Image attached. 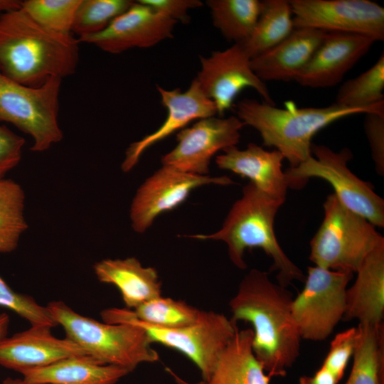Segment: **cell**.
Returning a JSON list of instances; mask_svg holds the SVG:
<instances>
[{
  "label": "cell",
  "instance_id": "6da1fadb",
  "mask_svg": "<svg viewBox=\"0 0 384 384\" xmlns=\"http://www.w3.org/2000/svg\"><path fill=\"white\" fill-rule=\"evenodd\" d=\"M292 294L267 272L251 270L230 300L231 320L252 325L253 353L270 377H284L300 353L301 337L292 312Z\"/></svg>",
  "mask_w": 384,
  "mask_h": 384
},
{
  "label": "cell",
  "instance_id": "7a4b0ae2",
  "mask_svg": "<svg viewBox=\"0 0 384 384\" xmlns=\"http://www.w3.org/2000/svg\"><path fill=\"white\" fill-rule=\"evenodd\" d=\"M79 41L34 21L21 7L0 14V72L30 87L52 77L73 75L79 60Z\"/></svg>",
  "mask_w": 384,
  "mask_h": 384
},
{
  "label": "cell",
  "instance_id": "3957f363",
  "mask_svg": "<svg viewBox=\"0 0 384 384\" xmlns=\"http://www.w3.org/2000/svg\"><path fill=\"white\" fill-rule=\"evenodd\" d=\"M284 203L249 182L243 186L242 197L233 204L219 230L189 237L224 242L230 261L241 270L247 268L245 251L260 248L272 259L270 270L277 272L279 284L287 287L296 280L304 282L305 274L286 255L275 235V216Z\"/></svg>",
  "mask_w": 384,
  "mask_h": 384
},
{
  "label": "cell",
  "instance_id": "277c9868",
  "mask_svg": "<svg viewBox=\"0 0 384 384\" xmlns=\"http://www.w3.org/2000/svg\"><path fill=\"white\" fill-rule=\"evenodd\" d=\"M237 117L255 129L263 145L272 146L295 167L311 155V139L321 129L340 119L375 112L334 103L322 107L299 108L292 102L285 108L245 98L235 105Z\"/></svg>",
  "mask_w": 384,
  "mask_h": 384
},
{
  "label": "cell",
  "instance_id": "5b68a950",
  "mask_svg": "<svg viewBox=\"0 0 384 384\" xmlns=\"http://www.w3.org/2000/svg\"><path fill=\"white\" fill-rule=\"evenodd\" d=\"M46 306L56 325L63 328L66 338L100 364L131 372L141 363L159 359L147 334L137 325L102 323L78 314L62 301L50 302Z\"/></svg>",
  "mask_w": 384,
  "mask_h": 384
},
{
  "label": "cell",
  "instance_id": "8992f818",
  "mask_svg": "<svg viewBox=\"0 0 384 384\" xmlns=\"http://www.w3.org/2000/svg\"><path fill=\"white\" fill-rule=\"evenodd\" d=\"M324 218L310 241L309 259L324 269L356 273L384 238L363 217L346 208L331 193L324 204Z\"/></svg>",
  "mask_w": 384,
  "mask_h": 384
},
{
  "label": "cell",
  "instance_id": "52a82bcc",
  "mask_svg": "<svg viewBox=\"0 0 384 384\" xmlns=\"http://www.w3.org/2000/svg\"><path fill=\"white\" fill-rule=\"evenodd\" d=\"M100 314L105 323L137 325L146 331L151 343H161L183 353L199 369L203 381L208 378L220 354L238 329L237 324L231 319L212 311H203L198 321L179 328L144 323L128 309H107Z\"/></svg>",
  "mask_w": 384,
  "mask_h": 384
},
{
  "label": "cell",
  "instance_id": "ba28073f",
  "mask_svg": "<svg viewBox=\"0 0 384 384\" xmlns=\"http://www.w3.org/2000/svg\"><path fill=\"white\" fill-rule=\"evenodd\" d=\"M61 82L52 77L39 87H30L0 72V122L29 135L33 151H45L63 139L58 120Z\"/></svg>",
  "mask_w": 384,
  "mask_h": 384
},
{
  "label": "cell",
  "instance_id": "9c48e42d",
  "mask_svg": "<svg viewBox=\"0 0 384 384\" xmlns=\"http://www.w3.org/2000/svg\"><path fill=\"white\" fill-rule=\"evenodd\" d=\"M311 155L284 173L290 186H302L309 178L325 180L334 195L348 209L363 217L375 227H384V201L370 183L356 176L348 167L353 154L348 148L334 151L324 145L313 144Z\"/></svg>",
  "mask_w": 384,
  "mask_h": 384
},
{
  "label": "cell",
  "instance_id": "30bf717a",
  "mask_svg": "<svg viewBox=\"0 0 384 384\" xmlns=\"http://www.w3.org/2000/svg\"><path fill=\"white\" fill-rule=\"evenodd\" d=\"M353 272L307 267L304 286L292 304L302 339L326 340L346 312V292Z\"/></svg>",
  "mask_w": 384,
  "mask_h": 384
},
{
  "label": "cell",
  "instance_id": "8fae6325",
  "mask_svg": "<svg viewBox=\"0 0 384 384\" xmlns=\"http://www.w3.org/2000/svg\"><path fill=\"white\" fill-rule=\"evenodd\" d=\"M294 28L384 39V8L369 0H291Z\"/></svg>",
  "mask_w": 384,
  "mask_h": 384
},
{
  "label": "cell",
  "instance_id": "7c38bea8",
  "mask_svg": "<svg viewBox=\"0 0 384 384\" xmlns=\"http://www.w3.org/2000/svg\"><path fill=\"white\" fill-rule=\"evenodd\" d=\"M251 58L240 43L200 57L201 70L195 80L205 95L211 100L217 114L223 117L233 106L237 95L247 87L254 89L263 102L275 105L267 85L250 67Z\"/></svg>",
  "mask_w": 384,
  "mask_h": 384
},
{
  "label": "cell",
  "instance_id": "4fadbf2b",
  "mask_svg": "<svg viewBox=\"0 0 384 384\" xmlns=\"http://www.w3.org/2000/svg\"><path fill=\"white\" fill-rule=\"evenodd\" d=\"M244 123L237 117H210L180 130L177 144L161 158L164 166L199 176H208L218 151L236 146Z\"/></svg>",
  "mask_w": 384,
  "mask_h": 384
},
{
  "label": "cell",
  "instance_id": "5bb4252c",
  "mask_svg": "<svg viewBox=\"0 0 384 384\" xmlns=\"http://www.w3.org/2000/svg\"><path fill=\"white\" fill-rule=\"evenodd\" d=\"M233 183L228 176L195 175L163 165L137 189L129 209L132 227L137 233H144L158 215L178 206L198 187Z\"/></svg>",
  "mask_w": 384,
  "mask_h": 384
},
{
  "label": "cell",
  "instance_id": "9a60e30c",
  "mask_svg": "<svg viewBox=\"0 0 384 384\" xmlns=\"http://www.w3.org/2000/svg\"><path fill=\"white\" fill-rule=\"evenodd\" d=\"M176 23L139 0L101 32L78 39L118 54L133 48H149L172 38Z\"/></svg>",
  "mask_w": 384,
  "mask_h": 384
},
{
  "label": "cell",
  "instance_id": "2e32d148",
  "mask_svg": "<svg viewBox=\"0 0 384 384\" xmlns=\"http://www.w3.org/2000/svg\"><path fill=\"white\" fill-rule=\"evenodd\" d=\"M372 38L358 34L327 33L312 57L294 80L311 88L332 87L370 49Z\"/></svg>",
  "mask_w": 384,
  "mask_h": 384
},
{
  "label": "cell",
  "instance_id": "e0dca14e",
  "mask_svg": "<svg viewBox=\"0 0 384 384\" xmlns=\"http://www.w3.org/2000/svg\"><path fill=\"white\" fill-rule=\"evenodd\" d=\"M156 89L161 95L162 105L167 110L166 118L156 131L129 146L122 164L124 172L129 171L145 150L152 145L185 128L193 120L217 114L214 102L205 95L195 79L184 92L180 88L167 90L158 85Z\"/></svg>",
  "mask_w": 384,
  "mask_h": 384
},
{
  "label": "cell",
  "instance_id": "ac0fdd59",
  "mask_svg": "<svg viewBox=\"0 0 384 384\" xmlns=\"http://www.w3.org/2000/svg\"><path fill=\"white\" fill-rule=\"evenodd\" d=\"M48 326H32L0 338V366L18 373L38 368L73 356H88L68 338H58Z\"/></svg>",
  "mask_w": 384,
  "mask_h": 384
},
{
  "label": "cell",
  "instance_id": "d6986e66",
  "mask_svg": "<svg viewBox=\"0 0 384 384\" xmlns=\"http://www.w3.org/2000/svg\"><path fill=\"white\" fill-rule=\"evenodd\" d=\"M217 156L219 169L248 178L265 194L285 202L289 181L282 171L284 156L277 150L268 151L250 143L245 149L229 147Z\"/></svg>",
  "mask_w": 384,
  "mask_h": 384
},
{
  "label": "cell",
  "instance_id": "ffe728a7",
  "mask_svg": "<svg viewBox=\"0 0 384 384\" xmlns=\"http://www.w3.org/2000/svg\"><path fill=\"white\" fill-rule=\"evenodd\" d=\"M327 32L294 28L277 45L250 60V67L262 81L294 80L308 63Z\"/></svg>",
  "mask_w": 384,
  "mask_h": 384
},
{
  "label": "cell",
  "instance_id": "44dd1931",
  "mask_svg": "<svg viewBox=\"0 0 384 384\" xmlns=\"http://www.w3.org/2000/svg\"><path fill=\"white\" fill-rule=\"evenodd\" d=\"M357 277L346 292V312L343 319H356L358 324H383L384 314V242L363 260Z\"/></svg>",
  "mask_w": 384,
  "mask_h": 384
},
{
  "label": "cell",
  "instance_id": "7402d4cb",
  "mask_svg": "<svg viewBox=\"0 0 384 384\" xmlns=\"http://www.w3.org/2000/svg\"><path fill=\"white\" fill-rule=\"evenodd\" d=\"M93 269L100 282L113 284L119 290L128 309L161 296V282L156 270L144 267L135 257L102 260Z\"/></svg>",
  "mask_w": 384,
  "mask_h": 384
},
{
  "label": "cell",
  "instance_id": "603a6c76",
  "mask_svg": "<svg viewBox=\"0 0 384 384\" xmlns=\"http://www.w3.org/2000/svg\"><path fill=\"white\" fill-rule=\"evenodd\" d=\"M251 329L236 330L204 384H270L271 378L256 358Z\"/></svg>",
  "mask_w": 384,
  "mask_h": 384
},
{
  "label": "cell",
  "instance_id": "cb8c5ba5",
  "mask_svg": "<svg viewBox=\"0 0 384 384\" xmlns=\"http://www.w3.org/2000/svg\"><path fill=\"white\" fill-rule=\"evenodd\" d=\"M129 373L121 367L100 364L89 356H73L21 374L30 384H116Z\"/></svg>",
  "mask_w": 384,
  "mask_h": 384
},
{
  "label": "cell",
  "instance_id": "d4e9b609",
  "mask_svg": "<svg viewBox=\"0 0 384 384\" xmlns=\"http://www.w3.org/2000/svg\"><path fill=\"white\" fill-rule=\"evenodd\" d=\"M294 28L289 1H262L260 16L250 36L240 43L252 59L282 41Z\"/></svg>",
  "mask_w": 384,
  "mask_h": 384
},
{
  "label": "cell",
  "instance_id": "484cf974",
  "mask_svg": "<svg viewBox=\"0 0 384 384\" xmlns=\"http://www.w3.org/2000/svg\"><path fill=\"white\" fill-rule=\"evenodd\" d=\"M353 362L344 384H384V329L358 324Z\"/></svg>",
  "mask_w": 384,
  "mask_h": 384
},
{
  "label": "cell",
  "instance_id": "4316f807",
  "mask_svg": "<svg viewBox=\"0 0 384 384\" xmlns=\"http://www.w3.org/2000/svg\"><path fill=\"white\" fill-rule=\"evenodd\" d=\"M213 26L234 43L245 41L251 34L262 8L257 0H208Z\"/></svg>",
  "mask_w": 384,
  "mask_h": 384
},
{
  "label": "cell",
  "instance_id": "83f0119b",
  "mask_svg": "<svg viewBox=\"0 0 384 384\" xmlns=\"http://www.w3.org/2000/svg\"><path fill=\"white\" fill-rule=\"evenodd\" d=\"M384 55L366 71L340 87L334 103L351 108L384 112Z\"/></svg>",
  "mask_w": 384,
  "mask_h": 384
},
{
  "label": "cell",
  "instance_id": "f1b7e54d",
  "mask_svg": "<svg viewBox=\"0 0 384 384\" xmlns=\"http://www.w3.org/2000/svg\"><path fill=\"white\" fill-rule=\"evenodd\" d=\"M25 198L17 182L0 179V253L15 250L28 228L24 217Z\"/></svg>",
  "mask_w": 384,
  "mask_h": 384
},
{
  "label": "cell",
  "instance_id": "f546056e",
  "mask_svg": "<svg viewBox=\"0 0 384 384\" xmlns=\"http://www.w3.org/2000/svg\"><path fill=\"white\" fill-rule=\"evenodd\" d=\"M132 313L138 320L148 324L179 328L198 321L203 311L182 300L160 296L139 305Z\"/></svg>",
  "mask_w": 384,
  "mask_h": 384
},
{
  "label": "cell",
  "instance_id": "4dcf8cb0",
  "mask_svg": "<svg viewBox=\"0 0 384 384\" xmlns=\"http://www.w3.org/2000/svg\"><path fill=\"white\" fill-rule=\"evenodd\" d=\"M129 0H81L76 11L72 33L78 38L103 31L133 4Z\"/></svg>",
  "mask_w": 384,
  "mask_h": 384
},
{
  "label": "cell",
  "instance_id": "1f68e13d",
  "mask_svg": "<svg viewBox=\"0 0 384 384\" xmlns=\"http://www.w3.org/2000/svg\"><path fill=\"white\" fill-rule=\"evenodd\" d=\"M80 2L81 0H26L21 1V9L45 28L70 34Z\"/></svg>",
  "mask_w": 384,
  "mask_h": 384
},
{
  "label": "cell",
  "instance_id": "d6a6232c",
  "mask_svg": "<svg viewBox=\"0 0 384 384\" xmlns=\"http://www.w3.org/2000/svg\"><path fill=\"white\" fill-rule=\"evenodd\" d=\"M0 306L14 311L32 326H56L46 306L40 305L31 296L14 292L1 277Z\"/></svg>",
  "mask_w": 384,
  "mask_h": 384
},
{
  "label": "cell",
  "instance_id": "836d02e7",
  "mask_svg": "<svg viewBox=\"0 0 384 384\" xmlns=\"http://www.w3.org/2000/svg\"><path fill=\"white\" fill-rule=\"evenodd\" d=\"M357 337V327H351L338 333L331 341L329 350L321 366L331 372L338 381L342 379L353 356Z\"/></svg>",
  "mask_w": 384,
  "mask_h": 384
},
{
  "label": "cell",
  "instance_id": "e575fe53",
  "mask_svg": "<svg viewBox=\"0 0 384 384\" xmlns=\"http://www.w3.org/2000/svg\"><path fill=\"white\" fill-rule=\"evenodd\" d=\"M364 129L379 175L384 174V112L365 114Z\"/></svg>",
  "mask_w": 384,
  "mask_h": 384
},
{
  "label": "cell",
  "instance_id": "d590c367",
  "mask_svg": "<svg viewBox=\"0 0 384 384\" xmlns=\"http://www.w3.org/2000/svg\"><path fill=\"white\" fill-rule=\"evenodd\" d=\"M24 144L23 137L0 125V179L19 164Z\"/></svg>",
  "mask_w": 384,
  "mask_h": 384
},
{
  "label": "cell",
  "instance_id": "8d00e7d4",
  "mask_svg": "<svg viewBox=\"0 0 384 384\" xmlns=\"http://www.w3.org/2000/svg\"><path fill=\"white\" fill-rule=\"evenodd\" d=\"M157 12L177 22L187 24L191 21L188 11L203 6L199 0H139Z\"/></svg>",
  "mask_w": 384,
  "mask_h": 384
},
{
  "label": "cell",
  "instance_id": "74e56055",
  "mask_svg": "<svg viewBox=\"0 0 384 384\" xmlns=\"http://www.w3.org/2000/svg\"><path fill=\"white\" fill-rule=\"evenodd\" d=\"M338 379L329 370L320 366L312 375L299 378V384H338Z\"/></svg>",
  "mask_w": 384,
  "mask_h": 384
},
{
  "label": "cell",
  "instance_id": "f35d334b",
  "mask_svg": "<svg viewBox=\"0 0 384 384\" xmlns=\"http://www.w3.org/2000/svg\"><path fill=\"white\" fill-rule=\"evenodd\" d=\"M21 1L18 0H0V14L20 9Z\"/></svg>",
  "mask_w": 384,
  "mask_h": 384
},
{
  "label": "cell",
  "instance_id": "ab89813d",
  "mask_svg": "<svg viewBox=\"0 0 384 384\" xmlns=\"http://www.w3.org/2000/svg\"><path fill=\"white\" fill-rule=\"evenodd\" d=\"M10 323V319L7 314H0V338L6 336L9 326Z\"/></svg>",
  "mask_w": 384,
  "mask_h": 384
},
{
  "label": "cell",
  "instance_id": "60d3db41",
  "mask_svg": "<svg viewBox=\"0 0 384 384\" xmlns=\"http://www.w3.org/2000/svg\"><path fill=\"white\" fill-rule=\"evenodd\" d=\"M2 384H30L26 383L23 379L7 378L3 380Z\"/></svg>",
  "mask_w": 384,
  "mask_h": 384
},
{
  "label": "cell",
  "instance_id": "b9f144b4",
  "mask_svg": "<svg viewBox=\"0 0 384 384\" xmlns=\"http://www.w3.org/2000/svg\"><path fill=\"white\" fill-rule=\"evenodd\" d=\"M197 384H204L203 381L202 380L201 382H199Z\"/></svg>",
  "mask_w": 384,
  "mask_h": 384
}]
</instances>
